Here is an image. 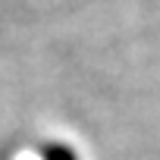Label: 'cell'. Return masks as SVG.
<instances>
[{
	"mask_svg": "<svg viewBox=\"0 0 160 160\" xmlns=\"http://www.w3.org/2000/svg\"><path fill=\"white\" fill-rule=\"evenodd\" d=\"M47 160H75V154L63 144H53V148H47Z\"/></svg>",
	"mask_w": 160,
	"mask_h": 160,
	"instance_id": "6da1fadb",
	"label": "cell"
}]
</instances>
